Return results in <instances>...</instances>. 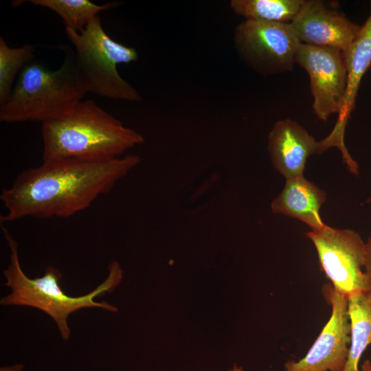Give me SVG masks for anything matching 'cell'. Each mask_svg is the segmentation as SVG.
<instances>
[{"instance_id": "5bb4252c", "label": "cell", "mask_w": 371, "mask_h": 371, "mask_svg": "<svg viewBox=\"0 0 371 371\" xmlns=\"http://www.w3.org/2000/svg\"><path fill=\"white\" fill-rule=\"evenodd\" d=\"M350 342L344 371H360V359L371 344V289L348 297Z\"/></svg>"}, {"instance_id": "7c38bea8", "label": "cell", "mask_w": 371, "mask_h": 371, "mask_svg": "<svg viewBox=\"0 0 371 371\" xmlns=\"http://www.w3.org/2000/svg\"><path fill=\"white\" fill-rule=\"evenodd\" d=\"M344 56L347 70L345 104L334 128L326 137L330 146L338 148L342 154L348 151L344 142L345 129L355 106L361 80L371 65V1L368 17Z\"/></svg>"}, {"instance_id": "3957f363", "label": "cell", "mask_w": 371, "mask_h": 371, "mask_svg": "<svg viewBox=\"0 0 371 371\" xmlns=\"http://www.w3.org/2000/svg\"><path fill=\"white\" fill-rule=\"evenodd\" d=\"M1 229L10 250V263L3 274L5 285L11 289V293L1 299V305L25 306L42 311L54 320L64 341L70 337L67 319L71 313L84 308L117 311V308L108 302H98L94 298L112 292L120 283L123 271L118 262L112 261L109 265L107 278L91 292L82 296H69L60 289L58 282L62 274L54 267H47L42 277L28 278L21 267L17 243L4 223H1Z\"/></svg>"}, {"instance_id": "44dd1931", "label": "cell", "mask_w": 371, "mask_h": 371, "mask_svg": "<svg viewBox=\"0 0 371 371\" xmlns=\"http://www.w3.org/2000/svg\"><path fill=\"white\" fill-rule=\"evenodd\" d=\"M371 202V196L366 201V203Z\"/></svg>"}, {"instance_id": "ffe728a7", "label": "cell", "mask_w": 371, "mask_h": 371, "mask_svg": "<svg viewBox=\"0 0 371 371\" xmlns=\"http://www.w3.org/2000/svg\"><path fill=\"white\" fill-rule=\"evenodd\" d=\"M229 371H243V370L241 367H238L236 364H234L233 368Z\"/></svg>"}, {"instance_id": "277c9868", "label": "cell", "mask_w": 371, "mask_h": 371, "mask_svg": "<svg viewBox=\"0 0 371 371\" xmlns=\"http://www.w3.org/2000/svg\"><path fill=\"white\" fill-rule=\"evenodd\" d=\"M87 93L71 49L56 70L30 62L18 76L9 100L0 106V121L54 120L70 113Z\"/></svg>"}, {"instance_id": "d6986e66", "label": "cell", "mask_w": 371, "mask_h": 371, "mask_svg": "<svg viewBox=\"0 0 371 371\" xmlns=\"http://www.w3.org/2000/svg\"><path fill=\"white\" fill-rule=\"evenodd\" d=\"M360 371H371V361L366 359L361 366Z\"/></svg>"}, {"instance_id": "8fae6325", "label": "cell", "mask_w": 371, "mask_h": 371, "mask_svg": "<svg viewBox=\"0 0 371 371\" xmlns=\"http://www.w3.org/2000/svg\"><path fill=\"white\" fill-rule=\"evenodd\" d=\"M268 139L272 164L286 180L302 176L309 156L324 152L320 141L290 119L276 122Z\"/></svg>"}, {"instance_id": "ac0fdd59", "label": "cell", "mask_w": 371, "mask_h": 371, "mask_svg": "<svg viewBox=\"0 0 371 371\" xmlns=\"http://www.w3.org/2000/svg\"><path fill=\"white\" fill-rule=\"evenodd\" d=\"M366 273L371 278V236L367 243H365V265Z\"/></svg>"}, {"instance_id": "9c48e42d", "label": "cell", "mask_w": 371, "mask_h": 371, "mask_svg": "<svg viewBox=\"0 0 371 371\" xmlns=\"http://www.w3.org/2000/svg\"><path fill=\"white\" fill-rule=\"evenodd\" d=\"M322 291L330 305V317L306 355L297 361L286 362L284 371L344 370L350 342L348 297L330 284L323 285Z\"/></svg>"}, {"instance_id": "7a4b0ae2", "label": "cell", "mask_w": 371, "mask_h": 371, "mask_svg": "<svg viewBox=\"0 0 371 371\" xmlns=\"http://www.w3.org/2000/svg\"><path fill=\"white\" fill-rule=\"evenodd\" d=\"M41 135L43 161H109L144 141L92 100L80 101L65 116L43 123Z\"/></svg>"}, {"instance_id": "9a60e30c", "label": "cell", "mask_w": 371, "mask_h": 371, "mask_svg": "<svg viewBox=\"0 0 371 371\" xmlns=\"http://www.w3.org/2000/svg\"><path fill=\"white\" fill-rule=\"evenodd\" d=\"M303 0H232L230 8L245 20L290 23L297 16Z\"/></svg>"}, {"instance_id": "ba28073f", "label": "cell", "mask_w": 371, "mask_h": 371, "mask_svg": "<svg viewBox=\"0 0 371 371\" xmlns=\"http://www.w3.org/2000/svg\"><path fill=\"white\" fill-rule=\"evenodd\" d=\"M295 61L309 76L313 109L317 117L326 121L333 113L339 115L344 109L347 89L344 52L300 43Z\"/></svg>"}, {"instance_id": "8992f818", "label": "cell", "mask_w": 371, "mask_h": 371, "mask_svg": "<svg viewBox=\"0 0 371 371\" xmlns=\"http://www.w3.org/2000/svg\"><path fill=\"white\" fill-rule=\"evenodd\" d=\"M313 243L322 270L338 293L347 297L371 289V278L365 272V243L348 229L326 225L306 234Z\"/></svg>"}, {"instance_id": "4fadbf2b", "label": "cell", "mask_w": 371, "mask_h": 371, "mask_svg": "<svg viewBox=\"0 0 371 371\" xmlns=\"http://www.w3.org/2000/svg\"><path fill=\"white\" fill-rule=\"evenodd\" d=\"M326 199L324 191L304 177L286 179L281 193L272 201L271 207L276 214L298 219L311 230L323 228L319 210Z\"/></svg>"}, {"instance_id": "2e32d148", "label": "cell", "mask_w": 371, "mask_h": 371, "mask_svg": "<svg viewBox=\"0 0 371 371\" xmlns=\"http://www.w3.org/2000/svg\"><path fill=\"white\" fill-rule=\"evenodd\" d=\"M31 3L48 8L63 19L65 27L81 32L91 21L103 10L112 8L117 3L97 5L89 0H30Z\"/></svg>"}, {"instance_id": "30bf717a", "label": "cell", "mask_w": 371, "mask_h": 371, "mask_svg": "<svg viewBox=\"0 0 371 371\" xmlns=\"http://www.w3.org/2000/svg\"><path fill=\"white\" fill-rule=\"evenodd\" d=\"M290 23L301 43L342 52L352 44L361 27L335 7L319 0H303L300 11Z\"/></svg>"}, {"instance_id": "52a82bcc", "label": "cell", "mask_w": 371, "mask_h": 371, "mask_svg": "<svg viewBox=\"0 0 371 371\" xmlns=\"http://www.w3.org/2000/svg\"><path fill=\"white\" fill-rule=\"evenodd\" d=\"M300 43L291 23L245 20L234 32V47L240 59L263 76L291 71Z\"/></svg>"}, {"instance_id": "5b68a950", "label": "cell", "mask_w": 371, "mask_h": 371, "mask_svg": "<svg viewBox=\"0 0 371 371\" xmlns=\"http://www.w3.org/2000/svg\"><path fill=\"white\" fill-rule=\"evenodd\" d=\"M75 47L77 68L87 92L114 100L139 102L140 93L117 71V65L137 61L138 54L112 39L97 16L81 32L65 27Z\"/></svg>"}, {"instance_id": "e0dca14e", "label": "cell", "mask_w": 371, "mask_h": 371, "mask_svg": "<svg viewBox=\"0 0 371 371\" xmlns=\"http://www.w3.org/2000/svg\"><path fill=\"white\" fill-rule=\"evenodd\" d=\"M34 55L32 45L11 47L0 37V106L10 98L16 76L30 63Z\"/></svg>"}, {"instance_id": "6da1fadb", "label": "cell", "mask_w": 371, "mask_h": 371, "mask_svg": "<svg viewBox=\"0 0 371 371\" xmlns=\"http://www.w3.org/2000/svg\"><path fill=\"white\" fill-rule=\"evenodd\" d=\"M141 161L126 155L106 161L63 159L49 161L20 172L13 183L2 190L6 212L1 223L25 217L67 218L88 208L100 196Z\"/></svg>"}]
</instances>
